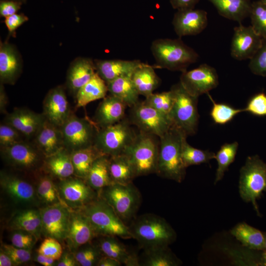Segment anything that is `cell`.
I'll return each mask as SVG.
<instances>
[{
	"label": "cell",
	"mask_w": 266,
	"mask_h": 266,
	"mask_svg": "<svg viewBox=\"0 0 266 266\" xmlns=\"http://www.w3.org/2000/svg\"><path fill=\"white\" fill-rule=\"evenodd\" d=\"M129 228L132 238L143 250L168 246L176 237L175 231L166 220L153 214L135 217Z\"/></svg>",
	"instance_id": "cell-1"
},
{
	"label": "cell",
	"mask_w": 266,
	"mask_h": 266,
	"mask_svg": "<svg viewBox=\"0 0 266 266\" xmlns=\"http://www.w3.org/2000/svg\"><path fill=\"white\" fill-rule=\"evenodd\" d=\"M187 136L184 133L172 126L160 137L156 173L163 178L180 183L186 174L181 157L182 142Z\"/></svg>",
	"instance_id": "cell-2"
},
{
	"label": "cell",
	"mask_w": 266,
	"mask_h": 266,
	"mask_svg": "<svg viewBox=\"0 0 266 266\" xmlns=\"http://www.w3.org/2000/svg\"><path fill=\"white\" fill-rule=\"evenodd\" d=\"M151 50L155 60V67L172 71H184L199 58L197 53L180 38L156 39L152 43Z\"/></svg>",
	"instance_id": "cell-3"
},
{
	"label": "cell",
	"mask_w": 266,
	"mask_h": 266,
	"mask_svg": "<svg viewBox=\"0 0 266 266\" xmlns=\"http://www.w3.org/2000/svg\"><path fill=\"white\" fill-rule=\"evenodd\" d=\"M80 210L90 222L97 236H118L132 238L129 226L104 200L99 197Z\"/></svg>",
	"instance_id": "cell-4"
},
{
	"label": "cell",
	"mask_w": 266,
	"mask_h": 266,
	"mask_svg": "<svg viewBox=\"0 0 266 266\" xmlns=\"http://www.w3.org/2000/svg\"><path fill=\"white\" fill-rule=\"evenodd\" d=\"M170 90L173 95V103L168 116L172 126L187 136L195 134L199 120L197 108L199 97L189 94L180 82L173 85Z\"/></svg>",
	"instance_id": "cell-5"
},
{
	"label": "cell",
	"mask_w": 266,
	"mask_h": 266,
	"mask_svg": "<svg viewBox=\"0 0 266 266\" xmlns=\"http://www.w3.org/2000/svg\"><path fill=\"white\" fill-rule=\"evenodd\" d=\"M266 192V163L259 156H248L240 170L239 192L243 201L251 202L260 216L257 200Z\"/></svg>",
	"instance_id": "cell-6"
},
{
	"label": "cell",
	"mask_w": 266,
	"mask_h": 266,
	"mask_svg": "<svg viewBox=\"0 0 266 266\" xmlns=\"http://www.w3.org/2000/svg\"><path fill=\"white\" fill-rule=\"evenodd\" d=\"M131 124L124 118L115 124L99 128L94 145L103 155L113 156L125 154L137 134Z\"/></svg>",
	"instance_id": "cell-7"
},
{
	"label": "cell",
	"mask_w": 266,
	"mask_h": 266,
	"mask_svg": "<svg viewBox=\"0 0 266 266\" xmlns=\"http://www.w3.org/2000/svg\"><path fill=\"white\" fill-rule=\"evenodd\" d=\"M99 197L111 206L124 223L135 218L141 203L140 194L133 182L113 183L103 188Z\"/></svg>",
	"instance_id": "cell-8"
},
{
	"label": "cell",
	"mask_w": 266,
	"mask_h": 266,
	"mask_svg": "<svg viewBox=\"0 0 266 266\" xmlns=\"http://www.w3.org/2000/svg\"><path fill=\"white\" fill-rule=\"evenodd\" d=\"M155 136L140 132L125 153L133 166L136 177L156 173L159 143Z\"/></svg>",
	"instance_id": "cell-9"
},
{
	"label": "cell",
	"mask_w": 266,
	"mask_h": 266,
	"mask_svg": "<svg viewBox=\"0 0 266 266\" xmlns=\"http://www.w3.org/2000/svg\"><path fill=\"white\" fill-rule=\"evenodd\" d=\"M99 129L94 121L72 113L61 128L65 148L71 152L93 145Z\"/></svg>",
	"instance_id": "cell-10"
},
{
	"label": "cell",
	"mask_w": 266,
	"mask_h": 266,
	"mask_svg": "<svg viewBox=\"0 0 266 266\" xmlns=\"http://www.w3.org/2000/svg\"><path fill=\"white\" fill-rule=\"evenodd\" d=\"M0 155L7 165L25 172H35L41 168L45 158L33 143L24 140L0 148Z\"/></svg>",
	"instance_id": "cell-11"
},
{
	"label": "cell",
	"mask_w": 266,
	"mask_h": 266,
	"mask_svg": "<svg viewBox=\"0 0 266 266\" xmlns=\"http://www.w3.org/2000/svg\"><path fill=\"white\" fill-rule=\"evenodd\" d=\"M131 123L140 132L159 138L171 128L172 124L168 115L157 110L144 101L132 107Z\"/></svg>",
	"instance_id": "cell-12"
},
{
	"label": "cell",
	"mask_w": 266,
	"mask_h": 266,
	"mask_svg": "<svg viewBox=\"0 0 266 266\" xmlns=\"http://www.w3.org/2000/svg\"><path fill=\"white\" fill-rule=\"evenodd\" d=\"M56 186L62 201L73 210L81 209L99 196L85 179L77 176L61 179Z\"/></svg>",
	"instance_id": "cell-13"
},
{
	"label": "cell",
	"mask_w": 266,
	"mask_h": 266,
	"mask_svg": "<svg viewBox=\"0 0 266 266\" xmlns=\"http://www.w3.org/2000/svg\"><path fill=\"white\" fill-rule=\"evenodd\" d=\"M41 234L59 241L66 240L69 229L71 209L62 203L46 205L39 209Z\"/></svg>",
	"instance_id": "cell-14"
},
{
	"label": "cell",
	"mask_w": 266,
	"mask_h": 266,
	"mask_svg": "<svg viewBox=\"0 0 266 266\" xmlns=\"http://www.w3.org/2000/svg\"><path fill=\"white\" fill-rule=\"evenodd\" d=\"M180 83L189 94L199 97L217 87L219 78L214 67L204 64L192 70L182 71Z\"/></svg>",
	"instance_id": "cell-15"
},
{
	"label": "cell",
	"mask_w": 266,
	"mask_h": 266,
	"mask_svg": "<svg viewBox=\"0 0 266 266\" xmlns=\"http://www.w3.org/2000/svg\"><path fill=\"white\" fill-rule=\"evenodd\" d=\"M0 185L3 192L17 204L34 205L39 200L35 187L28 180L4 170L0 173Z\"/></svg>",
	"instance_id": "cell-16"
},
{
	"label": "cell",
	"mask_w": 266,
	"mask_h": 266,
	"mask_svg": "<svg viewBox=\"0 0 266 266\" xmlns=\"http://www.w3.org/2000/svg\"><path fill=\"white\" fill-rule=\"evenodd\" d=\"M262 39L251 26L235 27L231 43L232 56L239 61L251 59L260 48Z\"/></svg>",
	"instance_id": "cell-17"
},
{
	"label": "cell",
	"mask_w": 266,
	"mask_h": 266,
	"mask_svg": "<svg viewBox=\"0 0 266 266\" xmlns=\"http://www.w3.org/2000/svg\"><path fill=\"white\" fill-rule=\"evenodd\" d=\"M43 115L46 120L61 128L72 114L64 88L51 89L43 102Z\"/></svg>",
	"instance_id": "cell-18"
},
{
	"label": "cell",
	"mask_w": 266,
	"mask_h": 266,
	"mask_svg": "<svg viewBox=\"0 0 266 266\" xmlns=\"http://www.w3.org/2000/svg\"><path fill=\"white\" fill-rule=\"evenodd\" d=\"M207 23V12L194 8L177 10L172 20L174 30L180 38L199 34L205 29Z\"/></svg>",
	"instance_id": "cell-19"
},
{
	"label": "cell",
	"mask_w": 266,
	"mask_h": 266,
	"mask_svg": "<svg viewBox=\"0 0 266 266\" xmlns=\"http://www.w3.org/2000/svg\"><path fill=\"white\" fill-rule=\"evenodd\" d=\"M94 229L86 216L79 210H71L69 229L66 239L72 250L91 242L96 237Z\"/></svg>",
	"instance_id": "cell-20"
},
{
	"label": "cell",
	"mask_w": 266,
	"mask_h": 266,
	"mask_svg": "<svg viewBox=\"0 0 266 266\" xmlns=\"http://www.w3.org/2000/svg\"><path fill=\"white\" fill-rule=\"evenodd\" d=\"M45 118L43 114L37 113L26 108H16L7 113L4 122L17 130L24 137H34Z\"/></svg>",
	"instance_id": "cell-21"
},
{
	"label": "cell",
	"mask_w": 266,
	"mask_h": 266,
	"mask_svg": "<svg viewBox=\"0 0 266 266\" xmlns=\"http://www.w3.org/2000/svg\"><path fill=\"white\" fill-rule=\"evenodd\" d=\"M33 143L45 157L65 148L61 128L45 119L34 136Z\"/></svg>",
	"instance_id": "cell-22"
},
{
	"label": "cell",
	"mask_w": 266,
	"mask_h": 266,
	"mask_svg": "<svg viewBox=\"0 0 266 266\" xmlns=\"http://www.w3.org/2000/svg\"><path fill=\"white\" fill-rule=\"evenodd\" d=\"M127 105L120 99L110 95L99 104L94 117V122L99 128L115 124L123 119Z\"/></svg>",
	"instance_id": "cell-23"
},
{
	"label": "cell",
	"mask_w": 266,
	"mask_h": 266,
	"mask_svg": "<svg viewBox=\"0 0 266 266\" xmlns=\"http://www.w3.org/2000/svg\"><path fill=\"white\" fill-rule=\"evenodd\" d=\"M96 72L106 83L119 77L131 75L142 64L139 60H96Z\"/></svg>",
	"instance_id": "cell-24"
},
{
	"label": "cell",
	"mask_w": 266,
	"mask_h": 266,
	"mask_svg": "<svg viewBox=\"0 0 266 266\" xmlns=\"http://www.w3.org/2000/svg\"><path fill=\"white\" fill-rule=\"evenodd\" d=\"M94 62L89 58H78L71 64L67 74L66 84L75 97L78 91L96 73Z\"/></svg>",
	"instance_id": "cell-25"
},
{
	"label": "cell",
	"mask_w": 266,
	"mask_h": 266,
	"mask_svg": "<svg viewBox=\"0 0 266 266\" xmlns=\"http://www.w3.org/2000/svg\"><path fill=\"white\" fill-rule=\"evenodd\" d=\"M97 245L103 256L115 259L126 266H140L137 255L131 252L115 236H102L99 239Z\"/></svg>",
	"instance_id": "cell-26"
},
{
	"label": "cell",
	"mask_w": 266,
	"mask_h": 266,
	"mask_svg": "<svg viewBox=\"0 0 266 266\" xmlns=\"http://www.w3.org/2000/svg\"><path fill=\"white\" fill-rule=\"evenodd\" d=\"M21 70V62L14 47L0 43V79L1 83L13 84Z\"/></svg>",
	"instance_id": "cell-27"
},
{
	"label": "cell",
	"mask_w": 266,
	"mask_h": 266,
	"mask_svg": "<svg viewBox=\"0 0 266 266\" xmlns=\"http://www.w3.org/2000/svg\"><path fill=\"white\" fill-rule=\"evenodd\" d=\"M8 228L12 231L28 232L38 238L41 234V218L39 209L29 208L17 211L10 219Z\"/></svg>",
	"instance_id": "cell-28"
},
{
	"label": "cell",
	"mask_w": 266,
	"mask_h": 266,
	"mask_svg": "<svg viewBox=\"0 0 266 266\" xmlns=\"http://www.w3.org/2000/svg\"><path fill=\"white\" fill-rule=\"evenodd\" d=\"M42 168L60 180L72 176L74 171L71 152L64 148L54 154L45 157Z\"/></svg>",
	"instance_id": "cell-29"
},
{
	"label": "cell",
	"mask_w": 266,
	"mask_h": 266,
	"mask_svg": "<svg viewBox=\"0 0 266 266\" xmlns=\"http://www.w3.org/2000/svg\"><path fill=\"white\" fill-rule=\"evenodd\" d=\"M109 158L102 155L96 159L85 179L98 196L103 188L113 183L109 172Z\"/></svg>",
	"instance_id": "cell-30"
},
{
	"label": "cell",
	"mask_w": 266,
	"mask_h": 266,
	"mask_svg": "<svg viewBox=\"0 0 266 266\" xmlns=\"http://www.w3.org/2000/svg\"><path fill=\"white\" fill-rule=\"evenodd\" d=\"M217 9L219 14L227 19L240 23L249 16L251 0H208Z\"/></svg>",
	"instance_id": "cell-31"
},
{
	"label": "cell",
	"mask_w": 266,
	"mask_h": 266,
	"mask_svg": "<svg viewBox=\"0 0 266 266\" xmlns=\"http://www.w3.org/2000/svg\"><path fill=\"white\" fill-rule=\"evenodd\" d=\"M131 78L139 95L145 98L153 93L160 82L154 67L144 63L133 72Z\"/></svg>",
	"instance_id": "cell-32"
},
{
	"label": "cell",
	"mask_w": 266,
	"mask_h": 266,
	"mask_svg": "<svg viewBox=\"0 0 266 266\" xmlns=\"http://www.w3.org/2000/svg\"><path fill=\"white\" fill-rule=\"evenodd\" d=\"M131 75L119 77L106 83L108 91L110 95L120 99L130 107L139 102V95Z\"/></svg>",
	"instance_id": "cell-33"
},
{
	"label": "cell",
	"mask_w": 266,
	"mask_h": 266,
	"mask_svg": "<svg viewBox=\"0 0 266 266\" xmlns=\"http://www.w3.org/2000/svg\"><path fill=\"white\" fill-rule=\"evenodd\" d=\"M108 92L106 82L96 72L93 77L77 92L76 107L85 106L89 103L105 97Z\"/></svg>",
	"instance_id": "cell-34"
},
{
	"label": "cell",
	"mask_w": 266,
	"mask_h": 266,
	"mask_svg": "<svg viewBox=\"0 0 266 266\" xmlns=\"http://www.w3.org/2000/svg\"><path fill=\"white\" fill-rule=\"evenodd\" d=\"M109 169L113 183L128 184L136 177L133 166L126 154L109 156Z\"/></svg>",
	"instance_id": "cell-35"
},
{
	"label": "cell",
	"mask_w": 266,
	"mask_h": 266,
	"mask_svg": "<svg viewBox=\"0 0 266 266\" xmlns=\"http://www.w3.org/2000/svg\"><path fill=\"white\" fill-rule=\"evenodd\" d=\"M231 233L245 247L253 250L265 249L264 233L245 222L235 225Z\"/></svg>",
	"instance_id": "cell-36"
},
{
	"label": "cell",
	"mask_w": 266,
	"mask_h": 266,
	"mask_svg": "<svg viewBox=\"0 0 266 266\" xmlns=\"http://www.w3.org/2000/svg\"><path fill=\"white\" fill-rule=\"evenodd\" d=\"M102 155L94 145L71 152L74 175L85 179L94 161Z\"/></svg>",
	"instance_id": "cell-37"
},
{
	"label": "cell",
	"mask_w": 266,
	"mask_h": 266,
	"mask_svg": "<svg viewBox=\"0 0 266 266\" xmlns=\"http://www.w3.org/2000/svg\"><path fill=\"white\" fill-rule=\"evenodd\" d=\"M140 266H176L180 261L173 254L168 246H160L144 250Z\"/></svg>",
	"instance_id": "cell-38"
},
{
	"label": "cell",
	"mask_w": 266,
	"mask_h": 266,
	"mask_svg": "<svg viewBox=\"0 0 266 266\" xmlns=\"http://www.w3.org/2000/svg\"><path fill=\"white\" fill-rule=\"evenodd\" d=\"M37 177L35 187L39 200L47 205L59 203L64 204L60 198L57 186L53 182V176L46 172L39 174Z\"/></svg>",
	"instance_id": "cell-39"
},
{
	"label": "cell",
	"mask_w": 266,
	"mask_h": 266,
	"mask_svg": "<svg viewBox=\"0 0 266 266\" xmlns=\"http://www.w3.org/2000/svg\"><path fill=\"white\" fill-rule=\"evenodd\" d=\"M187 136L182 140L181 157L186 168L193 166L207 163L212 159H215V154L208 150H203L195 148L187 141Z\"/></svg>",
	"instance_id": "cell-40"
},
{
	"label": "cell",
	"mask_w": 266,
	"mask_h": 266,
	"mask_svg": "<svg viewBox=\"0 0 266 266\" xmlns=\"http://www.w3.org/2000/svg\"><path fill=\"white\" fill-rule=\"evenodd\" d=\"M238 147L237 141L225 143L215 154V159L217 162L218 167L216 172L215 184L223 178L225 172L234 161Z\"/></svg>",
	"instance_id": "cell-41"
},
{
	"label": "cell",
	"mask_w": 266,
	"mask_h": 266,
	"mask_svg": "<svg viewBox=\"0 0 266 266\" xmlns=\"http://www.w3.org/2000/svg\"><path fill=\"white\" fill-rule=\"evenodd\" d=\"M207 94L212 103L210 115L215 124L225 125L231 122L239 113L244 112V108H235L225 103H217L209 93Z\"/></svg>",
	"instance_id": "cell-42"
},
{
	"label": "cell",
	"mask_w": 266,
	"mask_h": 266,
	"mask_svg": "<svg viewBox=\"0 0 266 266\" xmlns=\"http://www.w3.org/2000/svg\"><path fill=\"white\" fill-rule=\"evenodd\" d=\"M249 17L251 26L263 38H266V4L261 0L252 3Z\"/></svg>",
	"instance_id": "cell-43"
},
{
	"label": "cell",
	"mask_w": 266,
	"mask_h": 266,
	"mask_svg": "<svg viewBox=\"0 0 266 266\" xmlns=\"http://www.w3.org/2000/svg\"><path fill=\"white\" fill-rule=\"evenodd\" d=\"M77 263L81 266H97L103 256L98 245L89 242L87 245L78 249L74 255Z\"/></svg>",
	"instance_id": "cell-44"
},
{
	"label": "cell",
	"mask_w": 266,
	"mask_h": 266,
	"mask_svg": "<svg viewBox=\"0 0 266 266\" xmlns=\"http://www.w3.org/2000/svg\"><path fill=\"white\" fill-rule=\"evenodd\" d=\"M145 98L144 101L146 103L157 110L169 115L173 103V95L171 90L160 93H152Z\"/></svg>",
	"instance_id": "cell-45"
},
{
	"label": "cell",
	"mask_w": 266,
	"mask_h": 266,
	"mask_svg": "<svg viewBox=\"0 0 266 266\" xmlns=\"http://www.w3.org/2000/svg\"><path fill=\"white\" fill-rule=\"evenodd\" d=\"M249 67L254 74L266 76V38H263L260 48L250 59Z\"/></svg>",
	"instance_id": "cell-46"
},
{
	"label": "cell",
	"mask_w": 266,
	"mask_h": 266,
	"mask_svg": "<svg viewBox=\"0 0 266 266\" xmlns=\"http://www.w3.org/2000/svg\"><path fill=\"white\" fill-rule=\"evenodd\" d=\"M24 135L11 125L3 122L0 125V147H7L24 141Z\"/></svg>",
	"instance_id": "cell-47"
},
{
	"label": "cell",
	"mask_w": 266,
	"mask_h": 266,
	"mask_svg": "<svg viewBox=\"0 0 266 266\" xmlns=\"http://www.w3.org/2000/svg\"><path fill=\"white\" fill-rule=\"evenodd\" d=\"M37 253L58 261L63 251L58 239L52 237H46L37 250Z\"/></svg>",
	"instance_id": "cell-48"
},
{
	"label": "cell",
	"mask_w": 266,
	"mask_h": 266,
	"mask_svg": "<svg viewBox=\"0 0 266 266\" xmlns=\"http://www.w3.org/2000/svg\"><path fill=\"white\" fill-rule=\"evenodd\" d=\"M244 110L254 116H266V94L260 92L252 96L248 101Z\"/></svg>",
	"instance_id": "cell-49"
},
{
	"label": "cell",
	"mask_w": 266,
	"mask_h": 266,
	"mask_svg": "<svg viewBox=\"0 0 266 266\" xmlns=\"http://www.w3.org/2000/svg\"><path fill=\"white\" fill-rule=\"evenodd\" d=\"M10 236L11 244L22 249L31 250L37 238L33 234L27 232L15 230Z\"/></svg>",
	"instance_id": "cell-50"
},
{
	"label": "cell",
	"mask_w": 266,
	"mask_h": 266,
	"mask_svg": "<svg viewBox=\"0 0 266 266\" xmlns=\"http://www.w3.org/2000/svg\"><path fill=\"white\" fill-rule=\"evenodd\" d=\"M18 265L26 263L31 259V250L17 248L12 244H2L1 248Z\"/></svg>",
	"instance_id": "cell-51"
},
{
	"label": "cell",
	"mask_w": 266,
	"mask_h": 266,
	"mask_svg": "<svg viewBox=\"0 0 266 266\" xmlns=\"http://www.w3.org/2000/svg\"><path fill=\"white\" fill-rule=\"evenodd\" d=\"M22 2L15 0H2L0 3V14L7 17L14 14L20 9Z\"/></svg>",
	"instance_id": "cell-52"
},
{
	"label": "cell",
	"mask_w": 266,
	"mask_h": 266,
	"mask_svg": "<svg viewBox=\"0 0 266 266\" xmlns=\"http://www.w3.org/2000/svg\"><path fill=\"white\" fill-rule=\"evenodd\" d=\"M28 20V18L23 14H14L6 17L4 23L9 34H12L15 30Z\"/></svg>",
	"instance_id": "cell-53"
},
{
	"label": "cell",
	"mask_w": 266,
	"mask_h": 266,
	"mask_svg": "<svg viewBox=\"0 0 266 266\" xmlns=\"http://www.w3.org/2000/svg\"><path fill=\"white\" fill-rule=\"evenodd\" d=\"M170 2L174 9L177 10L194 8L195 5L200 0H169Z\"/></svg>",
	"instance_id": "cell-54"
},
{
	"label": "cell",
	"mask_w": 266,
	"mask_h": 266,
	"mask_svg": "<svg viewBox=\"0 0 266 266\" xmlns=\"http://www.w3.org/2000/svg\"><path fill=\"white\" fill-rule=\"evenodd\" d=\"M77 261L74 256L68 253H63L57 263L58 266H76Z\"/></svg>",
	"instance_id": "cell-55"
},
{
	"label": "cell",
	"mask_w": 266,
	"mask_h": 266,
	"mask_svg": "<svg viewBox=\"0 0 266 266\" xmlns=\"http://www.w3.org/2000/svg\"><path fill=\"white\" fill-rule=\"evenodd\" d=\"M122 264L117 260L112 258L102 256L99 261L97 266H120Z\"/></svg>",
	"instance_id": "cell-56"
},
{
	"label": "cell",
	"mask_w": 266,
	"mask_h": 266,
	"mask_svg": "<svg viewBox=\"0 0 266 266\" xmlns=\"http://www.w3.org/2000/svg\"><path fill=\"white\" fill-rule=\"evenodd\" d=\"M8 100L4 87L0 83V113L7 114L6 107L7 106Z\"/></svg>",
	"instance_id": "cell-57"
},
{
	"label": "cell",
	"mask_w": 266,
	"mask_h": 266,
	"mask_svg": "<svg viewBox=\"0 0 266 266\" xmlns=\"http://www.w3.org/2000/svg\"><path fill=\"white\" fill-rule=\"evenodd\" d=\"M35 260L39 264L44 266H52L54 265L56 261L52 258L43 255L38 254L36 255Z\"/></svg>",
	"instance_id": "cell-58"
},
{
	"label": "cell",
	"mask_w": 266,
	"mask_h": 266,
	"mask_svg": "<svg viewBox=\"0 0 266 266\" xmlns=\"http://www.w3.org/2000/svg\"><path fill=\"white\" fill-rule=\"evenodd\" d=\"M16 266L10 257L1 249L0 252V266Z\"/></svg>",
	"instance_id": "cell-59"
},
{
	"label": "cell",
	"mask_w": 266,
	"mask_h": 266,
	"mask_svg": "<svg viewBox=\"0 0 266 266\" xmlns=\"http://www.w3.org/2000/svg\"><path fill=\"white\" fill-rule=\"evenodd\" d=\"M261 255L257 260V264L261 266H266V249L261 251Z\"/></svg>",
	"instance_id": "cell-60"
},
{
	"label": "cell",
	"mask_w": 266,
	"mask_h": 266,
	"mask_svg": "<svg viewBox=\"0 0 266 266\" xmlns=\"http://www.w3.org/2000/svg\"><path fill=\"white\" fill-rule=\"evenodd\" d=\"M265 235V249H266V233H264Z\"/></svg>",
	"instance_id": "cell-61"
},
{
	"label": "cell",
	"mask_w": 266,
	"mask_h": 266,
	"mask_svg": "<svg viewBox=\"0 0 266 266\" xmlns=\"http://www.w3.org/2000/svg\"><path fill=\"white\" fill-rule=\"evenodd\" d=\"M263 2L266 4V0H261Z\"/></svg>",
	"instance_id": "cell-62"
},
{
	"label": "cell",
	"mask_w": 266,
	"mask_h": 266,
	"mask_svg": "<svg viewBox=\"0 0 266 266\" xmlns=\"http://www.w3.org/2000/svg\"><path fill=\"white\" fill-rule=\"evenodd\" d=\"M18 0V1H21V2H24V1H25L26 0Z\"/></svg>",
	"instance_id": "cell-63"
}]
</instances>
